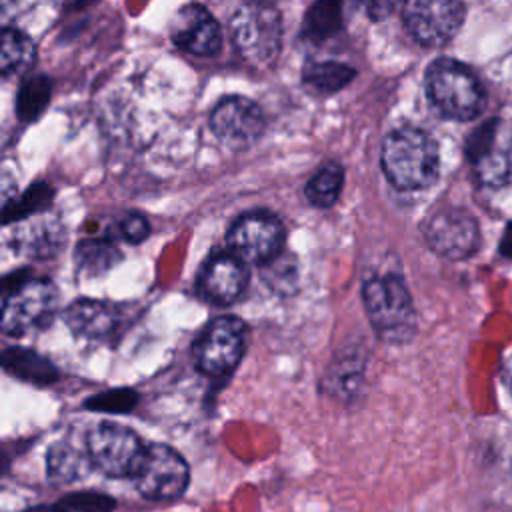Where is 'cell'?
Here are the masks:
<instances>
[{"mask_svg":"<svg viewBox=\"0 0 512 512\" xmlns=\"http://www.w3.org/2000/svg\"><path fill=\"white\" fill-rule=\"evenodd\" d=\"M382 170L400 190L428 188L438 176V146L418 128H398L384 138Z\"/></svg>","mask_w":512,"mask_h":512,"instance_id":"cell-1","label":"cell"},{"mask_svg":"<svg viewBox=\"0 0 512 512\" xmlns=\"http://www.w3.org/2000/svg\"><path fill=\"white\" fill-rule=\"evenodd\" d=\"M362 298L368 320L380 340L402 344L414 336V304L404 280L398 274L388 272L364 280Z\"/></svg>","mask_w":512,"mask_h":512,"instance_id":"cell-2","label":"cell"},{"mask_svg":"<svg viewBox=\"0 0 512 512\" xmlns=\"http://www.w3.org/2000/svg\"><path fill=\"white\" fill-rule=\"evenodd\" d=\"M426 92L436 110L452 120H472L484 106L478 78L452 58L432 62L426 70Z\"/></svg>","mask_w":512,"mask_h":512,"instance_id":"cell-3","label":"cell"},{"mask_svg":"<svg viewBox=\"0 0 512 512\" xmlns=\"http://www.w3.org/2000/svg\"><path fill=\"white\" fill-rule=\"evenodd\" d=\"M230 34L240 56L256 68L274 64L282 42V20L272 4L246 2L230 18Z\"/></svg>","mask_w":512,"mask_h":512,"instance_id":"cell-4","label":"cell"},{"mask_svg":"<svg viewBox=\"0 0 512 512\" xmlns=\"http://www.w3.org/2000/svg\"><path fill=\"white\" fill-rule=\"evenodd\" d=\"M58 308V292L50 280L24 278L6 282L2 300V330L18 336L50 324Z\"/></svg>","mask_w":512,"mask_h":512,"instance_id":"cell-5","label":"cell"},{"mask_svg":"<svg viewBox=\"0 0 512 512\" xmlns=\"http://www.w3.org/2000/svg\"><path fill=\"white\" fill-rule=\"evenodd\" d=\"M146 450L148 446L142 444L136 432L110 422L96 426L86 440L92 466L114 478H134L146 458Z\"/></svg>","mask_w":512,"mask_h":512,"instance_id":"cell-6","label":"cell"},{"mask_svg":"<svg viewBox=\"0 0 512 512\" xmlns=\"http://www.w3.org/2000/svg\"><path fill=\"white\" fill-rule=\"evenodd\" d=\"M246 350V328L234 316H218L206 324L194 342L196 368L206 376H226L242 360Z\"/></svg>","mask_w":512,"mask_h":512,"instance_id":"cell-7","label":"cell"},{"mask_svg":"<svg viewBox=\"0 0 512 512\" xmlns=\"http://www.w3.org/2000/svg\"><path fill=\"white\" fill-rule=\"evenodd\" d=\"M476 176L486 186L512 182V126L494 118L482 124L466 144Z\"/></svg>","mask_w":512,"mask_h":512,"instance_id":"cell-8","label":"cell"},{"mask_svg":"<svg viewBox=\"0 0 512 512\" xmlns=\"http://www.w3.org/2000/svg\"><path fill=\"white\" fill-rule=\"evenodd\" d=\"M282 222L264 210L242 214L228 230V250L246 264L264 266L274 260L284 246Z\"/></svg>","mask_w":512,"mask_h":512,"instance_id":"cell-9","label":"cell"},{"mask_svg":"<svg viewBox=\"0 0 512 512\" xmlns=\"http://www.w3.org/2000/svg\"><path fill=\"white\" fill-rule=\"evenodd\" d=\"M190 480L186 460L166 444H148L146 458L134 476L138 492L148 500H174L184 494Z\"/></svg>","mask_w":512,"mask_h":512,"instance_id":"cell-10","label":"cell"},{"mask_svg":"<svg viewBox=\"0 0 512 512\" xmlns=\"http://www.w3.org/2000/svg\"><path fill=\"white\" fill-rule=\"evenodd\" d=\"M408 32L422 46H442L462 26V0H404L402 8Z\"/></svg>","mask_w":512,"mask_h":512,"instance_id":"cell-11","label":"cell"},{"mask_svg":"<svg viewBox=\"0 0 512 512\" xmlns=\"http://www.w3.org/2000/svg\"><path fill=\"white\" fill-rule=\"evenodd\" d=\"M428 246L448 260L472 256L480 242V230L474 216L462 208H440L424 224Z\"/></svg>","mask_w":512,"mask_h":512,"instance_id":"cell-12","label":"cell"},{"mask_svg":"<svg viewBox=\"0 0 512 512\" xmlns=\"http://www.w3.org/2000/svg\"><path fill=\"white\" fill-rule=\"evenodd\" d=\"M264 114L260 106L242 96L224 98L210 114V128L216 138L234 148L242 150L254 144L264 132Z\"/></svg>","mask_w":512,"mask_h":512,"instance_id":"cell-13","label":"cell"},{"mask_svg":"<svg viewBox=\"0 0 512 512\" xmlns=\"http://www.w3.org/2000/svg\"><path fill=\"white\" fill-rule=\"evenodd\" d=\"M248 266L234 252H218L206 260L198 276L200 294L216 304L228 306L236 302L248 286Z\"/></svg>","mask_w":512,"mask_h":512,"instance_id":"cell-14","label":"cell"},{"mask_svg":"<svg viewBox=\"0 0 512 512\" xmlns=\"http://www.w3.org/2000/svg\"><path fill=\"white\" fill-rule=\"evenodd\" d=\"M172 42L194 56H212L222 44V32L214 16L200 4L182 6L170 22Z\"/></svg>","mask_w":512,"mask_h":512,"instance_id":"cell-15","label":"cell"},{"mask_svg":"<svg viewBox=\"0 0 512 512\" xmlns=\"http://www.w3.org/2000/svg\"><path fill=\"white\" fill-rule=\"evenodd\" d=\"M64 322L74 334L82 338L102 340L112 336V332L118 328L120 314L108 302L80 298V300H74L64 310Z\"/></svg>","mask_w":512,"mask_h":512,"instance_id":"cell-16","label":"cell"},{"mask_svg":"<svg viewBox=\"0 0 512 512\" xmlns=\"http://www.w3.org/2000/svg\"><path fill=\"white\" fill-rule=\"evenodd\" d=\"M342 22L344 0H316L304 18V34L314 40H326L340 32Z\"/></svg>","mask_w":512,"mask_h":512,"instance_id":"cell-17","label":"cell"},{"mask_svg":"<svg viewBox=\"0 0 512 512\" xmlns=\"http://www.w3.org/2000/svg\"><path fill=\"white\" fill-rule=\"evenodd\" d=\"M36 60V48L32 40L16 30V28H6L2 32V56H0V70L4 76L18 74L28 70Z\"/></svg>","mask_w":512,"mask_h":512,"instance_id":"cell-18","label":"cell"},{"mask_svg":"<svg viewBox=\"0 0 512 512\" xmlns=\"http://www.w3.org/2000/svg\"><path fill=\"white\" fill-rule=\"evenodd\" d=\"M4 368L18 378H26L32 382H50L56 378V368L42 356L22 348H10L2 356Z\"/></svg>","mask_w":512,"mask_h":512,"instance_id":"cell-19","label":"cell"},{"mask_svg":"<svg viewBox=\"0 0 512 512\" xmlns=\"http://www.w3.org/2000/svg\"><path fill=\"white\" fill-rule=\"evenodd\" d=\"M344 184V172L338 164L330 162L326 166H322L306 184L304 194L308 198L310 204L318 206V208H328L332 206L342 190Z\"/></svg>","mask_w":512,"mask_h":512,"instance_id":"cell-20","label":"cell"},{"mask_svg":"<svg viewBox=\"0 0 512 512\" xmlns=\"http://www.w3.org/2000/svg\"><path fill=\"white\" fill-rule=\"evenodd\" d=\"M92 464L88 452L72 448L70 444H56L48 454V474L58 482H72L86 474Z\"/></svg>","mask_w":512,"mask_h":512,"instance_id":"cell-21","label":"cell"},{"mask_svg":"<svg viewBox=\"0 0 512 512\" xmlns=\"http://www.w3.org/2000/svg\"><path fill=\"white\" fill-rule=\"evenodd\" d=\"M50 90H52L50 78L44 74H34L28 80H24L16 96L18 118L24 122L36 120L44 112L50 100Z\"/></svg>","mask_w":512,"mask_h":512,"instance_id":"cell-22","label":"cell"},{"mask_svg":"<svg viewBox=\"0 0 512 512\" xmlns=\"http://www.w3.org/2000/svg\"><path fill=\"white\" fill-rule=\"evenodd\" d=\"M354 76V68L340 62H312L302 70V80L320 92H336L350 84Z\"/></svg>","mask_w":512,"mask_h":512,"instance_id":"cell-23","label":"cell"},{"mask_svg":"<svg viewBox=\"0 0 512 512\" xmlns=\"http://www.w3.org/2000/svg\"><path fill=\"white\" fill-rule=\"evenodd\" d=\"M76 264L80 270L100 274L120 260V250L110 240H84L76 246Z\"/></svg>","mask_w":512,"mask_h":512,"instance_id":"cell-24","label":"cell"},{"mask_svg":"<svg viewBox=\"0 0 512 512\" xmlns=\"http://www.w3.org/2000/svg\"><path fill=\"white\" fill-rule=\"evenodd\" d=\"M52 198V188L46 184H34L32 188L26 190V194L20 200H14L12 204H6L4 208V222L24 218L36 210H42L44 206L50 204Z\"/></svg>","mask_w":512,"mask_h":512,"instance_id":"cell-25","label":"cell"},{"mask_svg":"<svg viewBox=\"0 0 512 512\" xmlns=\"http://www.w3.org/2000/svg\"><path fill=\"white\" fill-rule=\"evenodd\" d=\"M60 504L72 512H110L114 508V500L102 494H72Z\"/></svg>","mask_w":512,"mask_h":512,"instance_id":"cell-26","label":"cell"},{"mask_svg":"<svg viewBox=\"0 0 512 512\" xmlns=\"http://www.w3.org/2000/svg\"><path fill=\"white\" fill-rule=\"evenodd\" d=\"M148 232H150L148 220L140 214H128L118 224V236L130 244L142 242L148 236Z\"/></svg>","mask_w":512,"mask_h":512,"instance_id":"cell-27","label":"cell"},{"mask_svg":"<svg viewBox=\"0 0 512 512\" xmlns=\"http://www.w3.org/2000/svg\"><path fill=\"white\" fill-rule=\"evenodd\" d=\"M134 402H136V394L132 390H114L112 394H102L98 398H92L88 406H96L98 410H130Z\"/></svg>","mask_w":512,"mask_h":512,"instance_id":"cell-28","label":"cell"},{"mask_svg":"<svg viewBox=\"0 0 512 512\" xmlns=\"http://www.w3.org/2000/svg\"><path fill=\"white\" fill-rule=\"evenodd\" d=\"M356 2L364 10V14L372 20L388 18L398 4V0H356Z\"/></svg>","mask_w":512,"mask_h":512,"instance_id":"cell-29","label":"cell"},{"mask_svg":"<svg viewBox=\"0 0 512 512\" xmlns=\"http://www.w3.org/2000/svg\"><path fill=\"white\" fill-rule=\"evenodd\" d=\"M502 380H504V384L510 388V392H512V358L506 362V366H504V370H502Z\"/></svg>","mask_w":512,"mask_h":512,"instance_id":"cell-30","label":"cell"},{"mask_svg":"<svg viewBox=\"0 0 512 512\" xmlns=\"http://www.w3.org/2000/svg\"><path fill=\"white\" fill-rule=\"evenodd\" d=\"M26 512H68V510H64L62 506L60 508H50V506H40V508H30V510H26Z\"/></svg>","mask_w":512,"mask_h":512,"instance_id":"cell-31","label":"cell"},{"mask_svg":"<svg viewBox=\"0 0 512 512\" xmlns=\"http://www.w3.org/2000/svg\"><path fill=\"white\" fill-rule=\"evenodd\" d=\"M248 2H258V4H272L276 0H248Z\"/></svg>","mask_w":512,"mask_h":512,"instance_id":"cell-32","label":"cell"}]
</instances>
